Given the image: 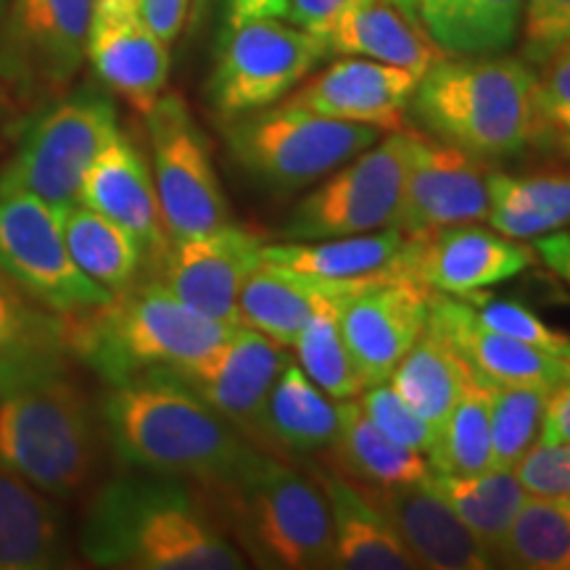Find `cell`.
I'll return each instance as SVG.
<instances>
[{
    "mask_svg": "<svg viewBox=\"0 0 570 570\" xmlns=\"http://www.w3.org/2000/svg\"><path fill=\"white\" fill-rule=\"evenodd\" d=\"M479 304L481 306L475 312H479L481 323L504 333V336L518 338L523 344L537 346L541 352H550L570 362V336L547 325L539 315H533L529 306L508 302V298H481Z\"/></svg>",
    "mask_w": 570,
    "mask_h": 570,
    "instance_id": "cell-43",
    "label": "cell"
},
{
    "mask_svg": "<svg viewBox=\"0 0 570 570\" xmlns=\"http://www.w3.org/2000/svg\"><path fill=\"white\" fill-rule=\"evenodd\" d=\"M433 291L417 281H389L338 309V327L365 386L386 383L431 320Z\"/></svg>",
    "mask_w": 570,
    "mask_h": 570,
    "instance_id": "cell-19",
    "label": "cell"
},
{
    "mask_svg": "<svg viewBox=\"0 0 570 570\" xmlns=\"http://www.w3.org/2000/svg\"><path fill=\"white\" fill-rule=\"evenodd\" d=\"M404 244H407V235L399 227H381L373 233L341 235V238L265 244L262 262L294 269V273L354 281V277H370L394 269Z\"/></svg>",
    "mask_w": 570,
    "mask_h": 570,
    "instance_id": "cell-33",
    "label": "cell"
},
{
    "mask_svg": "<svg viewBox=\"0 0 570 570\" xmlns=\"http://www.w3.org/2000/svg\"><path fill=\"white\" fill-rule=\"evenodd\" d=\"M11 117V104H9V92H6L3 85H0V130H3V125L9 122Z\"/></svg>",
    "mask_w": 570,
    "mask_h": 570,
    "instance_id": "cell-51",
    "label": "cell"
},
{
    "mask_svg": "<svg viewBox=\"0 0 570 570\" xmlns=\"http://www.w3.org/2000/svg\"><path fill=\"white\" fill-rule=\"evenodd\" d=\"M537 256H541V262H544L547 267L552 269V273H558L562 281L570 285V233H547V235H539L537 238Z\"/></svg>",
    "mask_w": 570,
    "mask_h": 570,
    "instance_id": "cell-49",
    "label": "cell"
},
{
    "mask_svg": "<svg viewBox=\"0 0 570 570\" xmlns=\"http://www.w3.org/2000/svg\"><path fill=\"white\" fill-rule=\"evenodd\" d=\"M389 281H407L404 277L402 252H399L394 269L370 277H354V281L294 273V269L262 262L240 288L238 323L273 338L275 344L294 346L296 336L304 331V325L309 323L317 309L344 306L354 296Z\"/></svg>",
    "mask_w": 570,
    "mask_h": 570,
    "instance_id": "cell-18",
    "label": "cell"
},
{
    "mask_svg": "<svg viewBox=\"0 0 570 570\" xmlns=\"http://www.w3.org/2000/svg\"><path fill=\"white\" fill-rule=\"evenodd\" d=\"M190 17V0H140V19L148 30L173 46Z\"/></svg>",
    "mask_w": 570,
    "mask_h": 570,
    "instance_id": "cell-47",
    "label": "cell"
},
{
    "mask_svg": "<svg viewBox=\"0 0 570 570\" xmlns=\"http://www.w3.org/2000/svg\"><path fill=\"white\" fill-rule=\"evenodd\" d=\"M412 132L394 130L352 156L296 204L283 240H323L394 227L412 154Z\"/></svg>",
    "mask_w": 570,
    "mask_h": 570,
    "instance_id": "cell-9",
    "label": "cell"
},
{
    "mask_svg": "<svg viewBox=\"0 0 570 570\" xmlns=\"http://www.w3.org/2000/svg\"><path fill=\"white\" fill-rule=\"evenodd\" d=\"M61 230L75 265L111 294L138 281L146 254L135 235L85 204L61 209Z\"/></svg>",
    "mask_w": 570,
    "mask_h": 570,
    "instance_id": "cell-35",
    "label": "cell"
},
{
    "mask_svg": "<svg viewBox=\"0 0 570 570\" xmlns=\"http://www.w3.org/2000/svg\"><path fill=\"white\" fill-rule=\"evenodd\" d=\"M80 204L125 227L135 235L146 259L161 265L169 248V235L164 230L151 167L122 130L106 142L85 175Z\"/></svg>",
    "mask_w": 570,
    "mask_h": 570,
    "instance_id": "cell-24",
    "label": "cell"
},
{
    "mask_svg": "<svg viewBox=\"0 0 570 570\" xmlns=\"http://www.w3.org/2000/svg\"><path fill=\"white\" fill-rule=\"evenodd\" d=\"M262 238L244 227L173 240L161 259V285L202 315L238 327V296L246 277L262 265Z\"/></svg>",
    "mask_w": 570,
    "mask_h": 570,
    "instance_id": "cell-17",
    "label": "cell"
},
{
    "mask_svg": "<svg viewBox=\"0 0 570 570\" xmlns=\"http://www.w3.org/2000/svg\"><path fill=\"white\" fill-rule=\"evenodd\" d=\"M381 138L370 125L341 122L291 101L227 119L225 142L233 161L273 190H302L336 173Z\"/></svg>",
    "mask_w": 570,
    "mask_h": 570,
    "instance_id": "cell-7",
    "label": "cell"
},
{
    "mask_svg": "<svg viewBox=\"0 0 570 570\" xmlns=\"http://www.w3.org/2000/svg\"><path fill=\"white\" fill-rule=\"evenodd\" d=\"M491 391L494 383L475 377L449 412L428 454L433 473L473 475L491 470Z\"/></svg>",
    "mask_w": 570,
    "mask_h": 570,
    "instance_id": "cell-38",
    "label": "cell"
},
{
    "mask_svg": "<svg viewBox=\"0 0 570 570\" xmlns=\"http://www.w3.org/2000/svg\"><path fill=\"white\" fill-rule=\"evenodd\" d=\"M204 6H206V0H190V17H202V11H204Z\"/></svg>",
    "mask_w": 570,
    "mask_h": 570,
    "instance_id": "cell-53",
    "label": "cell"
},
{
    "mask_svg": "<svg viewBox=\"0 0 570 570\" xmlns=\"http://www.w3.org/2000/svg\"><path fill=\"white\" fill-rule=\"evenodd\" d=\"M69 317L35 302L0 273V396L69 373Z\"/></svg>",
    "mask_w": 570,
    "mask_h": 570,
    "instance_id": "cell-25",
    "label": "cell"
},
{
    "mask_svg": "<svg viewBox=\"0 0 570 570\" xmlns=\"http://www.w3.org/2000/svg\"><path fill=\"white\" fill-rule=\"evenodd\" d=\"M320 458L327 468L365 487H404L431 481L433 468L425 454L391 441L362 410L360 399L338 402V436Z\"/></svg>",
    "mask_w": 570,
    "mask_h": 570,
    "instance_id": "cell-30",
    "label": "cell"
},
{
    "mask_svg": "<svg viewBox=\"0 0 570 570\" xmlns=\"http://www.w3.org/2000/svg\"><path fill=\"white\" fill-rule=\"evenodd\" d=\"M96 0H9L0 24V85L21 104L59 98L88 59Z\"/></svg>",
    "mask_w": 570,
    "mask_h": 570,
    "instance_id": "cell-11",
    "label": "cell"
},
{
    "mask_svg": "<svg viewBox=\"0 0 570 570\" xmlns=\"http://www.w3.org/2000/svg\"><path fill=\"white\" fill-rule=\"evenodd\" d=\"M539 441L541 444H560V441H570V381L562 383L558 391H552L550 394Z\"/></svg>",
    "mask_w": 570,
    "mask_h": 570,
    "instance_id": "cell-48",
    "label": "cell"
},
{
    "mask_svg": "<svg viewBox=\"0 0 570 570\" xmlns=\"http://www.w3.org/2000/svg\"><path fill=\"white\" fill-rule=\"evenodd\" d=\"M533 85L523 56H444L417 80L410 109L431 138L502 161L531 148Z\"/></svg>",
    "mask_w": 570,
    "mask_h": 570,
    "instance_id": "cell-4",
    "label": "cell"
},
{
    "mask_svg": "<svg viewBox=\"0 0 570 570\" xmlns=\"http://www.w3.org/2000/svg\"><path fill=\"white\" fill-rule=\"evenodd\" d=\"M77 544L96 568H248L202 487L142 470H130L96 489L85 508Z\"/></svg>",
    "mask_w": 570,
    "mask_h": 570,
    "instance_id": "cell-1",
    "label": "cell"
},
{
    "mask_svg": "<svg viewBox=\"0 0 570 570\" xmlns=\"http://www.w3.org/2000/svg\"><path fill=\"white\" fill-rule=\"evenodd\" d=\"M487 223L515 240H537L570 225V169L531 175L491 169Z\"/></svg>",
    "mask_w": 570,
    "mask_h": 570,
    "instance_id": "cell-34",
    "label": "cell"
},
{
    "mask_svg": "<svg viewBox=\"0 0 570 570\" xmlns=\"http://www.w3.org/2000/svg\"><path fill=\"white\" fill-rule=\"evenodd\" d=\"M362 410L367 417L377 425V431L386 433L391 441L412 449V452L431 454L433 441H436V431L417 415L415 410L396 394L389 383H377V386H367L360 396Z\"/></svg>",
    "mask_w": 570,
    "mask_h": 570,
    "instance_id": "cell-42",
    "label": "cell"
},
{
    "mask_svg": "<svg viewBox=\"0 0 570 570\" xmlns=\"http://www.w3.org/2000/svg\"><path fill=\"white\" fill-rule=\"evenodd\" d=\"M219 523L254 566L320 570L333 562L325 491L296 462L254 449L225 481L206 487Z\"/></svg>",
    "mask_w": 570,
    "mask_h": 570,
    "instance_id": "cell-3",
    "label": "cell"
},
{
    "mask_svg": "<svg viewBox=\"0 0 570 570\" xmlns=\"http://www.w3.org/2000/svg\"><path fill=\"white\" fill-rule=\"evenodd\" d=\"M523 59L539 67L562 42L570 40V0H525Z\"/></svg>",
    "mask_w": 570,
    "mask_h": 570,
    "instance_id": "cell-45",
    "label": "cell"
},
{
    "mask_svg": "<svg viewBox=\"0 0 570 570\" xmlns=\"http://www.w3.org/2000/svg\"><path fill=\"white\" fill-rule=\"evenodd\" d=\"M336 436L338 404H333L291 356L269 389L252 444L273 458L294 462L296 458L323 454Z\"/></svg>",
    "mask_w": 570,
    "mask_h": 570,
    "instance_id": "cell-26",
    "label": "cell"
},
{
    "mask_svg": "<svg viewBox=\"0 0 570 570\" xmlns=\"http://www.w3.org/2000/svg\"><path fill=\"white\" fill-rule=\"evenodd\" d=\"M391 3H394L396 9H402L404 13H410V17H417V13H415L417 0H391Z\"/></svg>",
    "mask_w": 570,
    "mask_h": 570,
    "instance_id": "cell-52",
    "label": "cell"
},
{
    "mask_svg": "<svg viewBox=\"0 0 570 570\" xmlns=\"http://www.w3.org/2000/svg\"><path fill=\"white\" fill-rule=\"evenodd\" d=\"M525 0H417L423 30L446 56L508 53L523 30Z\"/></svg>",
    "mask_w": 570,
    "mask_h": 570,
    "instance_id": "cell-32",
    "label": "cell"
},
{
    "mask_svg": "<svg viewBox=\"0 0 570 570\" xmlns=\"http://www.w3.org/2000/svg\"><path fill=\"white\" fill-rule=\"evenodd\" d=\"M533 69L537 85L531 148L552 159L570 161V40Z\"/></svg>",
    "mask_w": 570,
    "mask_h": 570,
    "instance_id": "cell-41",
    "label": "cell"
},
{
    "mask_svg": "<svg viewBox=\"0 0 570 570\" xmlns=\"http://www.w3.org/2000/svg\"><path fill=\"white\" fill-rule=\"evenodd\" d=\"M431 323L452 341L475 375L497 386H529L552 394L570 381L568 360L481 323L475 304L465 298L433 291Z\"/></svg>",
    "mask_w": 570,
    "mask_h": 570,
    "instance_id": "cell-22",
    "label": "cell"
},
{
    "mask_svg": "<svg viewBox=\"0 0 570 570\" xmlns=\"http://www.w3.org/2000/svg\"><path fill=\"white\" fill-rule=\"evenodd\" d=\"M104 444L98 407L67 373L0 396V465L59 502L96 481Z\"/></svg>",
    "mask_w": 570,
    "mask_h": 570,
    "instance_id": "cell-6",
    "label": "cell"
},
{
    "mask_svg": "<svg viewBox=\"0 0 570 570\" xmlns=\"http://www.w3.org/2000/svg\"><path fill=\"white\" fill-rule=\"evenodd\" d=\"M327 56L323 38L281 17L227 27L209 80V104L223 119L267 109L288 98Z\"/></svg>",
    "mask_w": 570,
    "mask_h": 570,
    "instance_id": "cell-10",
    "label": "cell"
},
{
    "mask_svg": "<svg viewBox=\"0 0 570 570\" xmlns=\"http://www.w3.org/2000/svg\"><path fill=\"white\" fill-rule=\"evenodd\" d=\"M285 6L288 0H227V27H238L252 19H283Z\"/></svg>",
    "mask_w": 570,
    "mask_h": 570,
    "instance_id": "cell-50",
    "label": "cell"
},
{
    "mask_svg": "<svg viewBox=\"0 0 570 570\" xmlns=\"http://www.w3.org/2000/svg\"><path fill=\"white\" fill-rule=\"evenodd\" d=\"M88 61L111 92L146 117L164 96L169 80V46L148 30L140 9L114 0H96Z\"/></svg>",
    "mask_w": 570,
    "mask_h": 570,
    "instance_id": "cell-20",
    "label": "cell"
},
{
    "mask_svg": "<svg viewBox=\"0 0 570 570\" xmlns=\"http://www.w3.org/2000/svg\"><path fill=\"white\" fill-rule=\"evenodd\" d=\"M475 377L479 375L462 360L452 341L428 320L423 333L399 360L386 383L439 433Z\"/></svg>",
    "mask_w": 570,
    "mask_h": 570,
    "instance_id": "cell-31",
    "label": "cell"
},
{
    "mask_svg": "<svg viewBox=\"0 0 570 570\" xmlns=\"http://www.w3.org/2000/svg\"><path fill=\"white\" fill-rule=\"evenodd\" d=\"M550 391L497 386L491 391V468L512 470L539 444Z\"/></svg>",
    "mask_w": 570,
    "mask_h": 570,
    "instance_id": "cell-40",
    "label": "cell"
},
{
    "mask_svg": "<svg viewBox=\"0 0 570 570\" xmlns=\"http://www.w3.org/2000/svg\"><path fill=\"white\" fill-rule=\"evenodd\" d=\"M291 362L285 346L238 325L217 348L188 365L164 370L252 441L267 394Z\"/></svg>",
    "mask_w": 570,
    "mask_h": 570,
    "instance_id": "cell-16",
    "label": "cell"
},
{
    "mask_svg": "<svg viewBox=\"0 0 570 570\" xmlns=\"http://www.w3.org/2000/svg\"><path fill=\"white\" fill-rule=\"evenodd\" d=\"M325 491L333 523V562L338 570H415L412 552L370 502L360 483L331 468H312Z\"/></svg>",
    "mask_w": 570,
    "mask_h": 570,
    "instance_id": "cell-27",
    "label": "cell"
},
{
    "mask_svg": "<svg viewBox=\"0 0 570 570\" xmlns=\"http://www.w3.org/2000/svg\"><path fill=\"white\" fill-rule=\"evenodd\" d=\"M489 161L415 130L394 227L423 235L481 223L489 217Z\"/></svg>",
    "mask_w": 570,
    "mask_h": 570,
    "instance_id": "cell-14",
    "label": "cell"
},
{
    "mask_svg": "<svg viewBox=\"0 0 570 570\" xmlns=\"http://www.w3.org/2000/svg\"><path fill=\"white\" fill-rule=\"evenodd\" d=\"M6 9H9V0H0V24H3V17H6Z\"/></svg>",
    "mask_w": 570,
    "mask_h": 570,
    "instance_id": "cell-54",
    "label": "cell"
},
{
    "mask_svg": "<svg viewBox=\"0 0 570 570\" xmlns=\"http://www.w3.org/2000/svg\"><path fill=\"white\" fill-rule=\"evenodd\" d=\"M233 331L180 302L161 283H132L109 304L69 320L71 354L106 386L202 360Z\"/></svg>",
    "mask_w": 570,
    "mask_h": 570,
    "instance_id": "cell-5",
    "label": "cell"
},
{
    "mask_svg": "<svg viewBox=\"0 0 570 570\" xmlns=\"http://www.w3.org/2000/svg\"><path fill=\"white\" fill-rule=\"evenodd\" d=\"M354 3L356 0H288L283 19H288L291 24L302 27L304 32H312L325 40L327 32L333 30V24H336Z\"/></svg>",
    "mask_w": 570,
    "mask_h": 570,
    "instance_id": "cell-46",
    "label": "cell"
},
{
    "mask_svg": "<svg viewBox=\"0 0 570 570\" xmlns=\"http://www.w3.org/2000/svg\"><path fill=\"white\" fill-rule=\"evenodd\" d=\"M431 487L444 497V502L458 512L462 523L473 531L483 550L494 560V554L508 537L518 510L529 499L523 483L512 470H483L473 475L433 473Z\"/></svg>",
    "mask_w": 570,
    "mask_h": 570,
    "instance_id": "cell-36",
    "label": "cell"
},
{
    "mask_svg": "<svg viewBox=\"0 0 570 570\" xmlns=\"http://www.w3.org/2000/svg\"><path fill=\"white\" fill-rule=\"evenodd\" d=\"M71 566V539L59 499L0 465V570Z\"/></svg>",
    "mask_w": 570,
    "mask_h": 570,
    "instance_id": "cell-28",
    "label": "cell"
},
{
    "mask_svg": "<svg viewBox=\"0 0 570 570\" xmlns=\"http://www.w3.org/2000/svg\"><path fill=\"white\" fill-rule=\"evenodd\" d=\"M494 566L570 570V502L529 497L494 554Z\"/></svg>",
    "mask_w": 570,
    "mask_h": 570,
    "instance_id": "cell-37",
    "label": "cell"
},
{
    "mask_svg": "<svg viewBox=\"0 0 570 570\" xmlns=\"http://www.w3.org/2000/svg\"><path fill=\"white\" fill-rule=\"evenodd\" d=\"M338 309L341 306L317 309L296 336L294 348L296 362L309 375V381L331 399L344 402V399H356L367 386L354 365L344 336H341Z\"/></svg>",
    "mask_w": 570,
    "mask_h": 570,
    "instance_id": "cell-39",
    "label": "cell"
},
{
    "mask_svg": "<svg viewBox=\"0 0 570 570\" xmlns=\"http://www.w3.org/2000/svg\"><path fill=\"white\" fill-rule=\"evenodd\" d=\"M362 491L375 510L389 520L420 568L431 570H487L494 560L473 531L458 518L444 497L425 483L404 487H365Z\"/></svg>",
    "mask_w": 570,
    "mask_h": 570,
    "instance_id": "cell-23",
    "label": "cell"
},
{
    "mask_svg": "<svg viewBox=\"0 0 570 570\" xmlns=\"http://www.w3.org/2000/svg\"><path fill=\"white\" fill-rule=\"evenodd\" d=\"M117 132V106L104 90L53 98L21 130L17 151L0 169V190H24L56 209L80 204L85 175Z\"/></svg>",
    "mask_w": 570,
    "mask_h": 570,
    "instance_id": "cell-8",
    "label": "cell"
},
{
    "mask_svg": "<svg viewBox=\"0 0 570 570\" xmlns=\"http://www.w3.org/2000/svg\"><path fill=\"white\" fill-rule=\"evenodd\" d=\"M525 494L570 502V441L539 444L529 449L523 460L512 468Z\"/></svg>",
    "mask_w": 570,
    "mask_h": 570,
    "instance_id": "cell-44",
    "label": "cell"
},
{
    "mask_svg": "<svg viewBox=\"0 0 570 570\" xmlns=\"http://www.w3.org/2000/svg\"><path fill=\"white\" fill-rule=\"evenodd\" d=\"M537 252L515 238L497 233L494 227L473 223L449 225L441 230L407 235L404 265L407 277L428 285L436 294L470 298L489 285L504 283L525 273Z\"/></svg>",
    "mask_w": 570,
    "mask_h": 570,
    "instance_id": "cell-15",
    "label": "cell"
},
{
    "mask_svg": "<svg viewBox=\"0 0 570 570\" xmlns=\"http://www.w3.org/2000/svg\"><path fill=\"white\" fill-rule=\"evenodd\" d=\"M146 122L156 198L169 244L227 225L230 209L214 169L209 140L183 98L161 96L146 114Z\"/></svg>",
    "mask_w": 570,
    "mask_h": 570,
    "instance_id": "cell-13",
    "label": "cell"
},
{
    "mask_svg": "<svg viewBox=\"0 0 570 570\" xmlns=\"http://www.w3.org/2000/svg\"><path fill=\"white\" fill-rule=\"evenodd\" d=\"M98 415L106 444L125 468L202 489L225 481L256 449L164 370L106 386Z\"/></svg>",
    "mask_w": 570,
    "mask_h": 570,
    "instance_id": "cell-2",
    "label": "cell"
},
{
    "mask_svg": "<svg viewBox=\"0 0 570 570\" xmlns=\"http://www.w3.org/2000/svg\"><path fill=\"white\" fill-rule=\"evenodd\" d=\"M0 273L63 317L114 298L71 259L61 209L24 190H0Z\"/></svg>",
    "mask_w": 570,
    "mask_h": 570,
    "instance_id": "cell-12",
    "label": "cell"
},
{
    "mask_svg": "<svg viewBox=\"0 0 570 570\" xmlns=\"http://www.w3.org/2000/svg\"><path fill=\"white\" fill-rule=\"evenodd\" d=\"M325 46L331 53L391 63L417 77L446 56L417 17L396 9L391 0H356L327 32Z\"/></svg>",
    "mask_w": 570,
    "mask_h": 570,
    "instance_id": "cell-29",
    "label": "cell"
},
{
    "mask_svg": "<svg viewBox=\"0 0 570 570\" xmlns=\"http://www.w3.org/2000/svg\"><path fill=\"white\" fill-rule=\"evenodd\" d=\"M417 75L391 63L344 56L315 77H306L285 101L304 109L341 119V122L370 125L381 132L404 127Z\"/></svg>",
    "mask_w": 570,
    "mask_h": 570,
    "instance_id": "cell-21",
    "label": "cell"
}]
</instances>
